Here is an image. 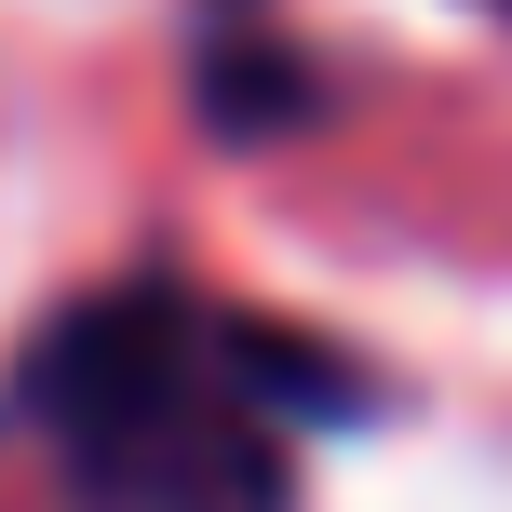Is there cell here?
Here are the masks:
<instances>
[{"label": "cell", "instance_id": "cell-3", "mask_svg": "<svg viewBox=\"0 0 512 512\" xmlns=\"http://www.w3.org/2000/svg\"><path fill=\"white\" fill-rule=\"evenodd\" d=\"M310 108H324V81H310L297 54L243 41V27H216V41H203V122L230 135V149H256V135H283V122H310Z\"/></svg>", "mask_w": 512, "mask_h": 512}, {"label": "cell", "instance_id": "cell-2", "mask_svg": "<svg viewBox=\"0 0 512 512\" xmlns=\"http://www.w3.org/2000/svg\"><path fill=\"white\" fill-rule=\"evenodd\" d=\"M216 337H230V378L256 391L270 418H378V378H364L351 351H324V337H283V324H256V310H216Z\"/></svg>", "mask_w": 512, "mask_h": 512}, {"label": "cell", "instance_id": "cell-1", "mask_svg": "<svg viewBox=\"0 0 512 512\" xmlns=\"http://www.w3.org/2000/svg\"><path fill=\"white\" fill-rule=\"evenodd\" d=\"M14 418L68 459L81 512H283L297 499L270 405L230 378L216 310L162 297V283L54 310L14 364Z\"/></svg>", "mask_w": 512, "mask_h": 512}]
</instances>
